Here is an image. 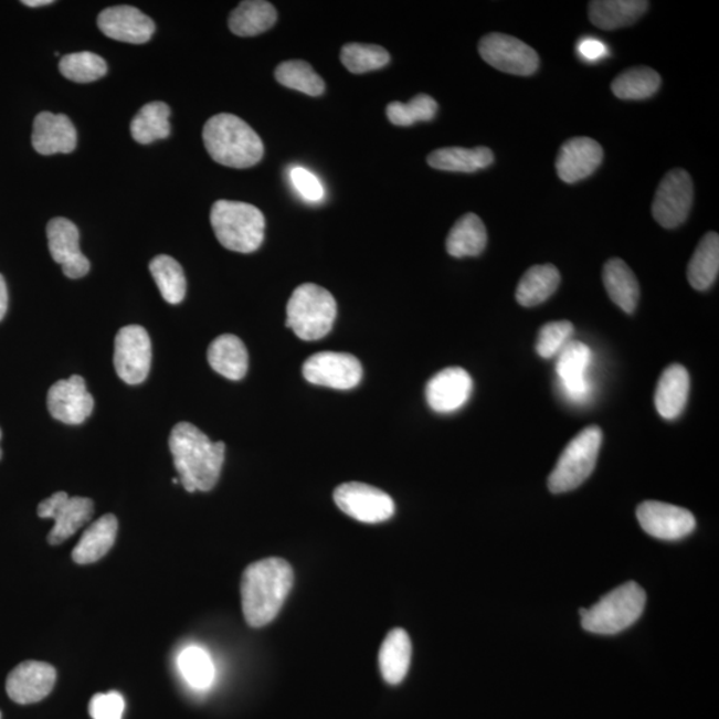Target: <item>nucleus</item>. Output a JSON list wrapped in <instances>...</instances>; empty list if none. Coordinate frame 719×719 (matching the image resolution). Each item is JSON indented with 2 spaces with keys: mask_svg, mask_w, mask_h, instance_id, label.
Listing matches in <instances>:
<instances>
[{
  "mask_svg": "<svg viewBox=\"0 0 719 719\" xmlns=\"http://www.w3.org/2000/svg\"><path fill=\"white\" fill-rule=\"evenodd\" d=\"M293 567L283 559H265L251 563L244 570L240 593L245 621L252 627L271 624L281 613L293 591Z\"/></svg>",
  "mask_w": 719,
  "mask_h": 719,
  "instance_id": "f257e3e1",
  "label": "nucleus"
},
{
  "mask_svg": "<svg viewBox=\"0 0 719 719\" xmlns=\"http://www.w3.org/2000/svg\"><path fill=\"white\" fill-rule=\"evenodd\" d=\"M168 443L187 491H210L216 487L224 464V443H212L205 433L186 421L173 426Z\"/></svg>",
  "mask_w": 719,
  "mask_h": 719,
  "instance_id": "f03ea898",
  "label": "nucleus"
},
{
  "mask_svg": "<svg viewBox=\"0 0 719 719\" xmlns=\"http://www.w3.org/2000/svg\"><path fill=\"white\" fill-rule=\"evenodd\" d=\"M205 150L216 163L231 168L254 167L263 159L264 145L249 123L232 114H219L205 123Z\"/></svg>",
  "mask_w": 719,
  "mask_h": 719,
  "instance_id": "7ed1b4c3",
  "label": "nucleus"
},
{
  "mask_svg": "<svg viewBox=\"0 0 719 719\" xmlns=\"http://www.w3.org/2000/svg\"><path fill=\"white\" fill-rule=\"evenodd\" d=\"M211 225L224 249L252 254L262 247L265 218L257 207L219 200L211 209Z\"/></svg>",
  "mask_w": 719,
  "mask_h": 719,
  "instance_id": "20e7f679",
  "label": "nucleus"
},
{
  "mask_svg": "<svg viewBox=\"0 0 719 719\" xmlns=\"http://www.w3.org/2000/svg\"><path fill=\"white\" fill-rule=\"evenodd\" d=\"M338 316V304L332 294L313 283L294 290L287 306V327L297 338L320 340L330 332Z\"/></svg>",
  "mask_w": 719,
  "mask_h": 719,
  "instance_id": "39448f33",
  "label": "nucleus"
},
{
  "mask_svg": "<svg viewBox=\"0 0 719 719\" xmlns=\"http://www.w3.org/2000/svg\"><path fill=\"white\" fill-rule=\"evenodd\" d=\"M645 604L644 589L636 582H626L586 609L581 617L582 627L586 632L613 636L631 627L643 614Z\"/></svg>",
  "mask_w": 719,
  "mask_h": 719,
  "instance_id": "423d86ee",
  "label": "nucleus"
},
{
  "mask_svg": "<svg viewBox=\"0 0 719 719\" xmlns=\"http://www.w3.org/2000/svg\"><path fill=\"white\" fill-rule=\"evenodd\" d=\"M602 444V431L591 425L581 431L563 450L548 479L549 490L554 495L578 489L592 475L598 464Z\"/></svg>",
  "mask_w": 719,
  "mask_h": 719,
  "instance_id": "0eeeda50",
  "label": "nucleus"
},
{
  "mask_svg": "<svg viewBox=\"0 0 719 719\" xmlns=\"http://www.w3.org/2000/svg\"><path fill=\"white\" fill-rule=\"evenodd\" d=\"M692 198H695V187L690 175L681 168L667 172L653 200L654 219L666 230L677 229L688 219Z\"/></svg>",
  "mask_w": 719,
  "mask_h": 719,
  "instance_id": "6e6552de",
  "label": "nucleus"
},
{
  "mask_svg": "<svg viewBox=\"0 0 719 719\" xmlns=\"http://www.w3.org/2000/svg\"><path fill=\"white\" fill-rule=\"evenodd\" d=\"M152 346L150 335L140 326L123 327L115 338L114 366L129 385L141 384L150 373Z\"/></svg>",
  "mask_w": 719,
  "mask_h": 719,
  "instance_id": "1a4fd4ad",
  "label": "nucleus"
},
{
  "mask_svg": "<svg viewBox=\"0 0 719 719\" xmlns=\"http://www.w3.org/2000/svg\"><path fill=\"white\" fill-rule=\"evenodd\" d=\"M478 53L491 67L511 75L529 76L540 67L539 54L530 45L498 32L479 41Z\"/></svg>",
  "mask_w": 719,
  "mask_h": 719,
  "instance_id": "9d476101",
  "label": "nucleus"
},
{
  "mask_svg": "<svg viewBox=\"0 0 719 719\" xmlns=\"http://www.w3.org/2000/svg\"><path fill=\"white\" fill-rule=\"evenodd\" d=\"M334 500L347 516L366 524L390 520L396 509L390 495L362 483L341 484L335 490Z\"/></svg>",
  "mask_w": 719,
  "mask_h": 719,
  "instance_id": "9b49d317",
  "label": "nucleus"
},
{
  "mask_svg": "<svg viewBox=\"0 0 719 719\" xmlns=\"http://www.w3.org/2000/svg\"><path fill=\"white\" fill-rule=\"evenodd\" d=\"M94 515V503L87 497H70L66 491H56L38 507V516L55 521L47 540L51 546H61L74 536Z\"/></svg>",
  "mask_w": 719,
  "mask_h": 719,
  "instance_id": "f8f14e48",
  "label": "nucleus"
},
{
  "mask_svg": "<svg viewBox=\"0 0 719 719\" xmlns=\"http://www.w3.org/2000/svg\"><path fill=\"white\" fill-rule=\"evenodd\" d=\"M303 374L310 384L349 391L360 384L362 367L353 355L320 352L304 362Z\"/></svg>",
  "mask_w": 719,
  "mask_h": 719,
  "instance_id": "ddd939ff",
  "label": "nucleus"
},
{
  "mask_svg": "<svg viewBox=\"0 0 719 719\" xmlns=\"http://www.w3.org/2000/svg\"><path fill=\"white\" fill-rule=\"evenodd\" d=\"M637 518L645 532L658 540H681L696 529V518L688 509L665 503L641 504Z\"/></svg>",
  "mask_w": 719,
  "mask_h": 719,
  "instance_id": "4468645a",
  "label": "nucleus"
},
{
  "mask_svg": "<svg viewBox=\"0 0 719 719\" xmlns=\"http://www.w3.org/2000/svg\"><path fill=\"white\" fill-rule=\"evenodd\" d=\"M47 408L51 416L63 424L81 425L94 411V398L82 376H71L50 388Z\"/></svg>",
  "mask_w": 719,
  "mask_h": 719,
  "instance_id": "2eb2a0df",
  "label": "nucleus"
},
{
  "mask_svg": "<svg viewBox=\"0 0 719 719\" xmlns=\"http://www.w3.org/2000/svg\"><path fill=\"white\" fill-rule=\"evenodd\" d=\"M556 373L559 376L563 394L573 403H584L592 392L588 369L592 352L584 342L569 341L556 356Z\"/></svg>",
  "mask_w": 719,
  "mask_h": 719,
  "instance_id": "dca6fc26",
  "label": "nucleus"
},
{
  "mask_svg": "<svg viewBox=\"0 0 719 719\" xmlns=\"http://www.w3.org/2000/svg\"><path fill=\"white\" fill-rule=\"evenodd\" d=\"M49 250L63 274L81 278L88 274L91 264L80 247V230L66 218H55L47 224Z\"/></svg>",
  "mask_w": 719,
  "mask_h": 719,
  "instance_id": "f3484780",
  "label": "nucleus"
},
{
  "mask_svg": "<svg viewBox=\"0 0 719 719\" xmlns=\"http://www.w3.org/2000/svg\"><path fill=\"white\" fill-rule=\"evenodd\" d=\"M56 670L42 660H24L12 669L6 683V690L12 701L29 705L42 701L53 691Z\"/></svg>",
  "mask_w": 719,
  "mask_h": 719,
  "instance_id": "a211bd4d",
  "label": "nucleus"
},
{
  "mask_svg": "<svg viewBox=\"0 0 719 719\" xmlns=\"http://www.w3.org/2000/svg\"><path fill=\"white\" fill-rule=\"evenodd\" d=\"M473 391V380L465 369L445 368L427 382L425 398L431 410L437 413H452L468 403Z\"/></svg>",
  "mask_w": 719,
  "mask_h": 719,
  "instance_id": "6ab92c4d",
  "label": "nucleus"
},
{
  "mask_svg": "<svg viewBox=\"0 0 719 719\" xmlns=\"http://www.w3.org/2000/svg\"><path fill=\"white\" fill-rule=\"evenodd\" d=\"M604 159L600 142L580 136L563 142L557 155L556 170L565 183L584 180L598 170Z\"/></svg>",
  "mask_w": 719,
  "mask_h": 719,
  "instance_id": "aec40b11",
  "label": "nucleus"
},
{
  "mask_svg": "<svg viewBox=\"0 0 719 719\" xmlns=\"http://www.w3.org/2000/svg\"><path fill=\"white\" fill-rule=\"evenodd\" d=\"M98 25L109 39L131 44L147 43L157 29L150 17L133 6H115L102 11Z\"/></svg>",
  "mask_w": 719,
  "mask_h": 719,
  "instance_id": "412c9836",
  "label": "nucleus"
},
{
  "mask_svg": "<svg viewBox=\"0 0 719 719\" xmlns=\"http://www.w3.org/2000/svg\"><path fill=\"white\" fill-rule=\"evenodd\" d=\"M76 145V128L68 116L53 113H41L36 116L32 129V147L38 154L44 157L71 154Z\"/></svg>",
  "mask_w": 719,
  "mask_h": 719,
  "instance_id": "4be33fe9",
  "label": "nucleus"
},
{
  "mask_svg": "<svg viewBox=\"0 0 719 719\" xmlns=\"http://www.w3.org/2000/svg\"><path fill=\"white\" fill-rule=\"evenodd\" d=\"M690 392V376L679 364L667 367L658 380L654 404L660 417L675 420L685 410Z\"/></svg>",
  "mask_w": 719,
  "mask_h": 719,
  "instance_id": "5701e85b",
  "label": "nucleus"
},
{
  "mask_svg": "<svg viewBox=\"0 0 719 719\" xmlns=\"http://www.w3.org/2000/svg\"><path fill=\"white\" fill-rule=\"evenodd\" d=\"M118 518L106 515L91 524L73 550V560L80 565L99 561L113 549L118 535Z\"/></svg>",
  "mask_w": 719,
  "mask_h": 719,
  "instance_id": "b1692460",
  "label": "nucleus"
},
{
  "mask_svg": "<svg viewBox=\"0 0 719 719\" xmlns=\"http://www.w3.org/2000/svg\"><path fill=\"white\" fill-rule=\"evenodd\" d=\"M207 358L213 371L239 381L249 371V351L235 335H222L211 342Z\"/></svg>",
  "mask_w": 719,
  "mask_h": 719,
  "instance_id": "393cba45",
  "label": "nucleus"
},
{
  "mask_svg": "<svg viewBox=\"0 0 719 719\" xmlns=\"http://www.w3.org/2000/svg\"><path fill=\"white\" fill-rule=\"evenodd\" d=\"M649 9L645 0H594L589 3V18L601 30H618L636 23Z\"/></svg>",
  "mask_w": 719,
  "mask_h": 719,
  "instance_id": "a878e982",
  "label": "nucleus"
},
{
  "mask_svg": "<svg viewBox=\"0 0 719 719\" xmlns=\"http://www.w3.org/2000/svg\"><path fill=\"white\" fill-rule=\"evenodd\" d=\"M609 297L625 314H633L639 302V283L636 275L621 258H611L602 272Z\"/></svg>",
  "mask_w": 719,
  "mask_h": 719,
  "instance_id": "bb28decb",
  "label": "nucleus"
},
{
  "mask_svg": "<svg viewBox=\"0 0 719 719\" xmlns=\"http://www.w3.org/2000/svg\"><path fill=\"white\" fill-rule=\"evenodd\" d=\"M412 643L404 630L391 631L380 647L379 664L382 678L391 685L404 681L410 670Z\"/></svg>",
  "mask_w": 719,
  "mask_h": 719,
  "instance_id": "cd10ccee",
  "label": "nucleus"
},
{
  "mask_svg": "<svg viewBox=\"0 0 719 719\" xmlns=\"http://www.w3.org/2000/svg\"><path fill=\"white\" fill-rule=\"evenodd\" d=\"M426 160L435 170L472 173L494 165L495 155L488 147H446L431 152Z\"/></svg>",
  "mask_w": 719,
  "mask_h": 719,
  "instance_id": "c85d7f7f",
  "label": "nucleus"
},
{
  "mask_svg": "<svg viewBox=\"0 0 719 719\" xmlns=\"http://www.w3.org/2000/svg\"><path fill=\"white\" fill-rule=\"evenodd\" d=\"M561 283L560 271L553 264L533 265L517 285L516 299L522 307L540 306L552 296Z\"/></svg>",
  "mask_w": 719,
  "mask_h": 719,
  "instance_id": "c756f323",
  "label": "nucleus"
},
{
  "mask_svg": "<svg viewBox=\"0 0 719 719\" xmlns=\"http://www.w3.org/2000/svg\"><path fill=\"white\" fill-rule=\"evenodd\" d=\"M487 244V229L475 213L459 218L446 237V251L458 258L482 255Z\"/></svg>",
  "mask_w": 719,
  "mask_h": 719,
  "instance_id": "7c9ffc66",
  "label": "nucleus"
},
{
  "mask_svg": "<svg viewBox=\"0 0 719 719\" xmlns=\"http://www.w3.org/2000/svg\"><path fill=\"white\" fill-rule=\"evenodd\" d=\"M277 12L274 6L264 0H247L231 12L230 30L237 36H256L274 28Z\"/></svg>",
  "mask_w": 719,
  "mask_h": 719,
  "instance_id": "2f4dec72",
  "label": "nucleus"
},
{
  "mask_svg": "<svg viewBox=\"0 0 719 719\" xmlns=\"http://www.w3.org/2000/svg\"><path fill=\"white\" fill-rule=\"evenodd\" d=\"M719 272V236L708 232L699 242L688 267V281L697 290H708Z\"/></svg>",
  "mask_w": 719,
  "mask_h": 719,
  "instance_id": "473e14b6",
  "label": "nucleus"
},
{
  "mask_svg": "<svg viewBox=\"0 0 719 719\" xmlns=\"http://www.w3.org/2000/svg\"><path fill=\"white\" fill-rule=\"evenodd\" d=\"M171 109L163 102H151L136 114L131 123V135L139 145L166 139L171 134Z\"/></svg>",
  "mask_w": 719,
  "mask_h": 719,
  "instance_id": "72a5a7b5",
  "label": "nucleus"
},
{
  "mask_svg": "<svg viewBox=\"0 0 719 719\" xmlns=\"http://www.w3.org/2000/svg\"><path fill=\"white\" fill-rule=\"evenodd\" d=\"M660 76L649 67H634L624 71L612 83V91L622 101H644L657 93Z\"/></svg>",
  "mask_w": 719,
  "mask_h": 719,
  "instance_id": "f704fd0d",
  "label": "nucleus"
},
{
  "mask_svg": "<svg viewBox=\"0 0 719 719\" xmlns=\"http://www.w3.org/2000/svg\"><path fill=\"white\" fill-rule=\"evenodd\" d=\"M150 272L161 296L168 304L177 306L184 300L187 293L184 271L173 257L159 255L152 258Z\"/></svg>",
  "mask_w": 719,
  "mask_h": 719,
  "instance_id": "c9c22d12",
  "label": "nucleus"
},
{
  "mask_svg": "<svg viewBox=\"0 0 719 719\" xmlns=\"http://www.w3.org/2000/svg\"><path fill=\"white\" fill-rule=\"evenodd\" d=\"M275 77L282 86L309 96H320L326 91L323 77L317 75L313 66L304 61H288L278 64Z\"/></svg>",
  "mask_w": 719,
  "mask_h": 719,
  "instance_id": "e433bc0d",
  "label": "nucleus"
},
{
  "mask_svg": "<svg viewBox=\"0 0 719 719\" xmlns=\"http://www.w3.org/2000/svg\"><path fill=\"white\" fill-rule=\"evenodd\" d=\"M340 60L349 73L366 74L385 67L391 56L381 45L349 43L341 49Z\"/></svg>",
  "mask_w": 719,
  "mask_h": 719,
  "instance_id": "4c0bfd02",
  "label": "nucleus"
},
{
  "mask_svg": "<svg viewBox=\"0 0 719 719\" xmlns=\"http://www.w3.org/2000/svg\"><path fill=\"white\" fill-rule=\"evenodd\" d=\"M179 669L192 688L209 689L215 677L210 654L198 646L187 647L178 658Z\"/></svg>",
  "mask_w": 719,
  "mask_h": 719,
  "instance_id": "58836bf2",
  "label": "nucleus"
},
{
  "mask_svg": "<svg viewBox=\"0 0 719 719\" xmlns=\"http://www.w3.org/2000/svg\"><path fill=\"white\" fill-rule=\"evenodd\" d=\"M437 109V102L432 96L420 94L408 103H390L387 107V116L394 126L410 127L417 121L435 119Z\"/></svg>",
  "mask_w": 719,
  "mask_h": 719,
  "instance_id": "ea45409f",
  "label": "nucleus"
},
{
  "mask_svg": "<svg viewBox=\"0 0 719 719\" xmlns=\"http://www.w3.org/2000/svg\"><path fill=\"white\" fill-rule=\"evenodd\" d=\"M107 63L102 56L88 51L64 55L60 71L64 77L75 83H91L102 80L107 74Z\"/></svg>",
  "mask_w": 719,
  "mask_h": 719,
  "instance_id": "a19ab883",
  "label": "nucleus"
},
{
  "mask_svg": "<svg viewBox=\"0 0 719 719\" xmlns=\"http://www.w3.org/2000/svg\"><path fill=\"white\" fill-rule=\"evenodd\" d=\"M573 324L570 321H552L542 326L536 342V351L542 359H553L561 349L572 341Z\"/></svg>",
  "mask_w": 719,
  "mask_h": 719,
  "instance_id": "79ce46f5",
  "label": "nucleus"
},
{
  "mask_svg": "<svg viewBox=\"0 0 719 719\" xmlns=\"http://www.w3.org/2000/svg\"><path fill=\"white\" fill-rule=\"evenodd\" d=\"M289 179L299 195L310 203L321 202L326 191L319 178L304 167H294L289 172Z\"/></svg>",
  "mask_w": 719,
  "mask_h": 719,
  "instance_id": "37998d69",
  "label": "nucleus"
},
{
  "mask_svg": "<svg viewBox=\"0 0 719 719\" xmlns=\"http://www.w3.org/2000/svg\"><path fill=\"white\" fill-rule=\"evenodd\" d=\"M125 698L119 692L95 695L89 701V716L93 719H121L125 711Z\"/></svg>",
  "mask_w": 719,
  "mask_h": 719,
  "instance_id": "c03bdc74",
  "label": "nucleus"
},
{
  "mask_svg": "<svg viewBox=\"0 0 719 719\" xmlns=\"http://www.w3.org/2000/svg\"><path fill=\"white\" fill-rule=\"evenodd\" d=\"M578 54L582 60L588 62H598L609 55V50L604 42L595 38H582L578 43Z\"/></svg>",
  "mask_w": 719,
  "mask_h": 719,
  "instance_id": "a18cd8bd",
  "label": "nucleus"
},
{
  "mask_svg": "<svg viewBox=\"0 0 719 719\" xmlns=\"http://www.w3.org/2000/svg\"><path fill=\"white\" fill-rule=\"evenodd\" d=\"M9 308V293L8 285H6L4 277L0 275V321L4 319Z\"/></svg>",
  "mask_w": 719,
  "mask_h": 719,
  "instance_id": "49530a36",
  "label": "nucleus"
},
{
  "mask_svg": "<svg viewBox=\"0 0 719 719\" xmlns=\"http://www.w3.org/2000/svg\"><path fill=\"white\" fill-rule=\"evenodd\" d=\"M22 3L29 6V8H42V6H50L54 2L53 0H24Z\"/></svg>",
  "mask_w": 719,
  "mask_h": 719,
  "instance_id": "de8ad7c7",
  "label": "nucleus"
},
{
  "mask_svg": "<svg viewBox=\"0 0 719 719\" xmlns=\"http://www.w3.org/2000/svg\"><path fill=\"white\" fill-rule=\"evenodd\" d=\"M2 436H3L2 435V430H0V440H2ZM2 456H3V452H2V448H0V459H2Z\"/></svg>",
  "mask_w": 719,
  "mask_h": 719,
  "instance_id": "09e8293b",
  "label": "nucleus"
},
{
  "mask_svg": "<svg viewBox=\"0 0 719 719\" xmlns=\"http://www.w3.org/2000/svg\"><path fill=\"white\" fill-rule=\"evenodd\" d=\"M0 719H2V715H0Z\"/></svg>",
  "mask_w": 719,
  "mask_h": 719,
  "instance_id": "8fccbe9b",
  "label": "nucleus"
}]
</instances>
